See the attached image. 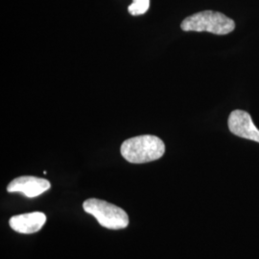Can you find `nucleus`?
<instances>
[{"instance_id": "f257e3e1", "label": "nucleus", "mask_w": 259, "mask_h": 259, "mask_svg": "<svg viewBox=\"0 0 259 259\" xmlns=\"http://www.w3.org/2000/svg\"><path fill=\"white\" fill-rule=\"evenodd\" d=\"M120 152L122 157L131 163H147L164 155L165 144L156 136L144 135L125 140L121 145Z\"/></svg>"}, {"instance_id": "f03ea898", "label": "nucleus", "mask_w": 259, "mask_h": 259, "mask_svg": "<svg viewBox=\"0 0 259 259\" xmlns=\"http://www.w3.org/2000/svg\"><path fill=\"white\" fill-rule=\"evenodd\" d=\"M181 28L185 32H208L224 36L235 29V22L220 12L207 10L187 17L183 20Z\"/></svg>"}, {"instance_id": "7ed1b4c3", "label": "nucleus", "mask_w": 259, "mask_h": 259, "mask_svg": "<svg viewBox=\"0 0 259 259\" xmlns=\"http://www.w3.org/2000/svg\"><path fill=\"white\" fill-rule=\"evenodd\" d=\"M83 210L94 216L98 223L109 230H122L129 226V216L115 204L92 198L84 201Z\"/></svg>"}, {"instance_id": "20e7f679", "label": "nucleus", "mask_w": 259, "mask_h": 259, "mask_svg": "<svg viewBox=\"0 0 259 259\" xmlns=\"http://www.w3.org/2000/svg\"><path fill=\"white\" fill-rule=\"evenodd\" d=\"M228 125L234 136L259 143V130L247 111L241 110L232 111L229 116Z\"/></svg>"}, {"instance_id": "39448f33", "label": "nucleus", "mask_w": 259, "mask_h": 259, "mask_svg": "<svg viewBox=\"0 0 259 259\" xmlns=\"http://www.w3.org/2000/svg\"><path fill=\"white\" fill-rule=\"evenodd\" d=\"M50 187L51 184L46 179L22 176L13 180L7 186V191L10 193L20 192L28 198H35L45 193Z\"/></svg>"}, {"instance_id": "423d86ee", "label": "nucleus", "mask_w": 259, "mask_h": 259, "mask_svg": "<svg viewBox=\"0 0 259 259\" xmlns=\"http://www.w3.org/2000/svg\"><path fill=\"white\" fill-rule=\"evenodd\" d=\"M46 222V214L36 211L13 216L10 219L9 225L15 232L23 234H31L40 231Z\"/></svg>"}, {"instance_id": "0eeeda50", "label": "nucleus", "mask_w": 259, "mask_h": 259, "mask_svg": "<svg viewBox=\"0 0 259 259\" xmlns=\"http://www.w3.org/2000/svg\"><path fill=\"white\" fill-rule=\"evenodd\" d=\"M150 8V0H133V3L128 7L132 16L144 15Z\"/></svg>"}]
</instances>
